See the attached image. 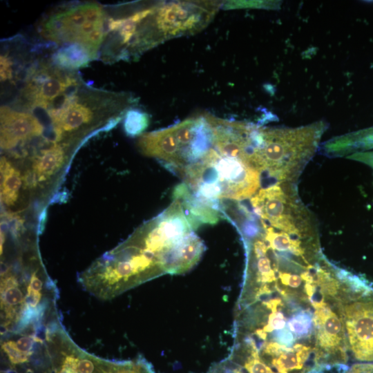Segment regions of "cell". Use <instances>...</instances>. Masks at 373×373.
<instances>
[{
    "label": "cell",
    "instance_id": "4fadbf2b",
    "mask_svg": "<svg viewBox=\"0 0 373 373\" xmlns=\"http://www.w3.org/2000/svg\"><path fill=\"white\" fill-rule=\"evenodd\" d=\"M95 59V57L82 46L68 44L61 46L53 53L52 62L56 66L70 71L85 67Z\"/></svg>",
    "mask_w": 373,
    "mask_h": 373
},
{
    "label": "cell",
    "instance_id": "52a82bcc",
    "mask_svg": "<svg viewBox=\"0 0 373 373\" xmlns=\"http://www.w3.org/2000/svg\"><path fill=\"white\" fill-rule=\"evenodd\" d=\"M0 144L10 150L21 143L40 136L44 126L34 115L2 106L0 110Z\"/></svg>",
    "mask_w": 373,
    "mask_h": 373
},
{
    "label": "cell",
    "instance_id": "30bf717a",
    "mask_svg": "<svg viewBox=\"0 0 373 373\" xmlns=\"http://www.w3.org/2000/svg\"><path fill=\"white\" fill-rule=\"evenodd\" d=\"M311 352L309 347L296 344L293 347H287L276 342L265 345L263 354L271 358V365L278 373H289L300 370L306 362Z\"/></svg>",
    "mask_w": 373,
    "mask_h": 373
},
{
    "label": "cell",
    "instance_id": "e0dca14e",
    "mask_svg": "<svg viewBox=\"0 0 373 373\" xmlns=\"http://www.w3.org/2000/svg\"><path fill=\"white\" fill-rule=\"evenodd\" d=\"M250 354L245 361L243 367L248 373H278L272 370L265 361L260 358L258 350L254 342H250Z\"/></svg>",
    "mask_w": 373,
    "mask_h": 373
},
{
    "label": "cell",
    "instance_id": "9c48e42d",
    "mask_svg": "<svg viewBox=\"0 0 373 373\" xmlns=\"http://www.w3.org/2000/svg\"><path fill=\"white\" fill-rule=\"evenodd\" d=\"M66 147V143L53 142L36 154L28 175L30 185L47 181L63 167L67 159Z\"/></svg>",
    "mask_w": 373,
    "mask_h": 373
},
{
    "label": "cell",
    "instance_id": "7a4b0ae2",
    "mask_svg": "<svg viewBox=\"0 0 373 373\" xmlns=\"http://www.w3.org/2000/svg\"><path fill=\"white\" fill-rule=\"evenodd\" d=\"M80 83L46 111L55 135L53 142L80 134L100 120L121 119L135 99L129 94L82 89Z\"/></svg>",
    "mask_w": 373,
    "mask_h": 373
},
{
    "label": "cell",
    "instance_id": "8fae6325",
    "mask_svg": "<svg viewBox=\"0 0 373 373\" xmlns=\"http://www.w3.org/2000/svg\"><path fill=\"white\" fill-rule=\"evenodd\" d=\"M205 246L193 231L175 247L172 260L171 274H180L191 269L200 259Z\"/></svg>",
    "mask_w": 373,
    "mask_h": 373
},
{
    "label": "cell",
    "instance_id": "6da1fadb",
    "mask_svg": "<svg viewBox=\"0 0 373 373\" xmlns=\"http://www.w3.org/2000/svg\"><path fill=\"white\" fill-rule=\"evenodd\" d=\"M175 174L194 195L217 205L223 199L249 198L260 186L258 170L241 160L220 155L214 147L201 160Z\"/></svg>",
    "mask_w": 373,
    "mask_h": 373
},
{
    "label": "cell",
    "instance_id": "ffe728a7",
    "mask_svg": "<svg viewBox=\"0 0 373 373\" xmlns=\"http://www.w3.org/2000/svg\"><path fill=\"white\" fill-rule=\"evenodd\" d=\"M346 373H373V363L354 365Z\"/></svg>",
    "mask_w": 373,
    "mask_h": 373
},
{
    "label": "cell",
    "instance_id": "9a60e30c",
    "mask_svg": "<svg viewBox=\"0 0 373 373\" xmlns=\"http://www.w3.org/2000/svg\"><path fill=\"white\" fill-rule=\"evenodd\" d=\"M150 118L149 115L140 109L130 108L124 115V130L130 137L141 135L147 128Z\"/></svg>",
    "mask_w": 373,
    "mask_h": 373
},
{
    "label": "cell",
    "instance_id": "2e32d148",
    "mask_svg": "<svg viewBox=\"0 0 373 373\" xmlns=\"http://www.w3.org/2000/svg\"><path fill=\"white\" fill-rule=\"evenodd\" d=\"M314 318L307 311H300L287 322L289 331L296 338L308 336L312 329Z\"/></svg>",
    "mask_w": 373,
    "mask_h": 373
},
{
    "label": "cell",
    "instance_id": "ac0fdd59",
    "mask_svg": "<svg viewBox=\"0 0 373 373\" xmlns=\"http://www.w3.org/2000/svg\"><path fill=\"white\" fill-rule=\"evenodd\" d=\"M13 64V61L8 55H1L0 75L1 82L12 79L14 76Z\"/></svg>",
    "mask_w": 373,
    "mask_h": 373
},
{
    "label": "cell",
    "instance_id": "5bb4252c",
    "mask_svg": "<svg viewBox=\"0 0 373 373\" xmlns=\"http://www.w3.org/2000/svg\"><path fill=\"white\" fill-rule=\"evenodd\" d=\"M92 373H155L150 364L140 357L136 361H115L97 357Z\"/></svg>",
    "mask_w": 373,
    "mask_h": 373
},
{
    "label": "cell",
    "instance_id": "277c9868",
    "mask_svg": "<svg viewBox=\"0 0 373 373\" xmlns=\"http://www.w3.org/2000/svg\"><path fill=\"white\" fill-rule=\"evenodd\" d=\"M80 84L74 73L63 70L52 62L30 68L21 90V99L28 109L47 111L59 98Z\"/></svg>",
    "mask_w": 373,
    "mask_h": 373
},
{
    "label": "cell",
    "instance_id": "5b68a950",
    "mask_svg": "<svg viewBox=\"0 0 373 373\" xmlns=\"http://www.w3.org/2000/svg\"><path fill=\"white\" fill-rule=\"evenodd\" d=\"M343 321L354 357L373 361V294L358 296L343 306Z\"/></svg>",
    "mask_w": 373,
    "mask_h": 373
},
{
    "label": "cell",
    "instance_id": "3957f363",
    "mask_svg": "<svg viewBox=\"0 0 373 373\" xmlns=\"http://www.w3.org/2000/svg\"><path fill=\"white\" fill-rule=\"evenodd\" d=\"M108 17L96 3H84L59 9L43 20L41 37L60 46L79 44L95 58L107 36Z\"/></svg>",
    "mask_w": 373,
    "mask_h": 373
},
{
    "label": "cell",
    "instance_id": "ba28073f",
    "mask_svg": "<svg viewBox=\"0 0 373 373\" xmlns=\"http://www.w3.org/2000/svg\"><path fill=\"white\" fill-rule=\"evenodd\" d=\"M173 199L180 201L193 230L202 224H214L221 216L220 206L197 197L184 182L175 187Z\"/></svg>",
    "mask_w": 373,
    "mask_h": 373
},
{
    "label": "cell",
    "instance_id": "8992f818",
    "mask_svg": "<svg viewBox=\"0 0 373 373\" xmlns=\"http://www.w3.org/2000/svg\"><path fill=\"white\" fill-rule=\"evenodd\" d=\"M315 307L314 327L316 359L327 356H338L346 361V337L343 321L323 302L312 301Z\"/></svg>",
    "mask_w": 373,
    "mask_h": 373
},
{
    "label": "cell",
    "instance_id": "d6986e66",
    "mask_svg": "<svg viewBox=\"0 0 373 373\" xmlns=\"http://www.w3.org/2000/svg\"><path fill=\"white\" fill-rule=\"evenodd\" d=\"M279 278L284 285L291 288L299 287L303 280L302 276L287 272L279 273Z\"/></svg>",
    "mask_w": 373,
    "mask_h": 373
},
{
    "label": "cell",
    "instance_id": "7c38bea8",
    "mask_svg": "<svg viewBox=\"0 0 373 373\" xmlns=\"http://www.w3.org/2000/svg\"><path fill=\"white\" fill-rule=\"evenodd\" d=\"M0 172L1 200L6 206L10 207L17 201L23 177L5 157L1 158Z\"/></svg>",
    "mask_w": 373,
    "mask_h": 373
}]
</instances>
